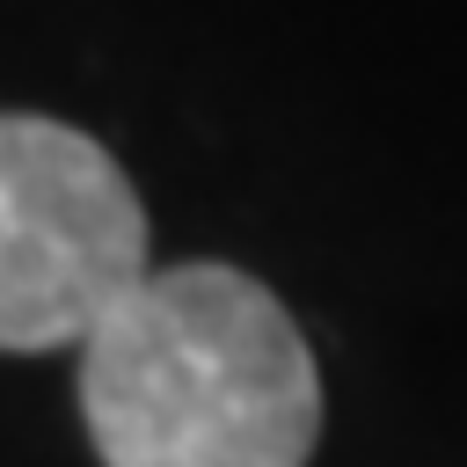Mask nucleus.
Instances as JSON below:
<instances>
[{
	"mask_svg": "<svg viewBox=\"0 0 467 467\" xmlns=\"http://www.w3.org/2000/svg\"><path fill=\"white\" fill-rule=\"evenodd\" d=\"M80 416L102 467H306L321 379L270 285L182 263L80 343Z\"/></svg>",
	"mask_w": 467,
	"mask_h": 467,
	"instance_id": "f257e3e1",
	"label": "nucleus"
},
{
	"mask_svg": "<svg viewBox=\"0 0 467 467\" xmlns=\"http://www.w3.org/2000/svg\"><path fill=\"white\" fill-rule=\"evenodd\" d=\"M146 285V212L73 124L0 117V350L88 343Z\"/></svg>",
	"mask_w": 467,
	"mask_h": 467,
	"instance_id": "f03ea898",
	"label": "nucleus"
}]
</instances>
